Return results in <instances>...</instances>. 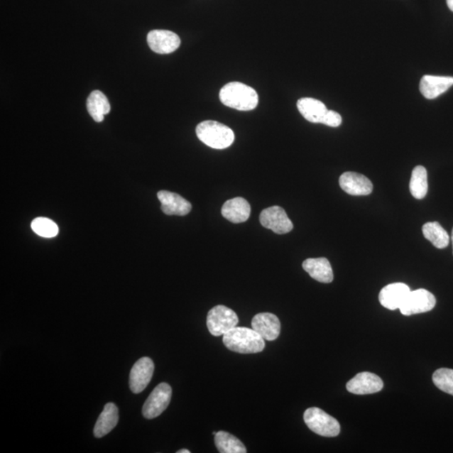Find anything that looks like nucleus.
Wrapping results in <instances>:
<instances>
[{"mask_svg":"<svg viewBox=\"0 0 453 453\" xmlns=\"http://www.w3.org/2000/svg\"><path fill=\"white\" fill-rule=\"evenodd\" d=\"M226 349L239 354H257L265 349V339L252 328L235 327L224 335Z\"/></svg>","mask_w":453,"mask_h":453,"instance_id":"nucleus-1","label":"nucleus"},{"mask_svg":"<svg viewBox=\"0 0 453 453\" xmlns=\"http://www.w3.org/2000/svg\"><path fill=\"white\" fill-rule=\"evenodd\" d=\"M222 104L239 111H251L258 104L256 90L242 82H233L226 84L219 92Z\"/></svg>","mask_w":453,"mask_h":453,"instance_id":"nucleus-2","label":"nucleus"},{"mask_svg":"<svg viewBox=\"0 0 453 453\" xmlns=\"http://www.w3.org/2000/svg\"><path fill=\"white\" fill-rule=\"evenodd\" d=\"M197 136L207 146L224 150L234 142V133L229 127L214 120H207L198 124Z\"/></svg>","mask_w":453,"mask_h":453,"instance_id":"nucleus-3","label":"nucleus"},{"mask_svg":"<svg viewBox=\"0 0 453 453\" xmlns=\"http://www.w3.org/2000/svg\"><path fill=\"white\" fill-rule=\"evenodd\" d=\"M304 422L311 431L322 437H334L340 433V424L321 409L312 408L304 413Z\"/></svg>","mask_w":453,"mask_h":453,"instance_id":"nucleus-4","label":"nucleus"},{"mask_svg":"<svg viewBox=\"0 0 453 453\" xmlns=\"http://www.w3.org/2000/svg\"><path fill=\"white\" fill-rule=\"evenodd\" d=\"M239 317L232 309L225 306H217L210 310L207 317V326L210 334L214 337L224 336L234 327H237Z\"/></svg>","mask_w":453,"mask_h":453,"instance_id":"nucleus-5","label":"nucleus"},{"mask_svg":"<svg viewBox=\"0 0 453 453\" xmlns=\"http://www.w3.org/2000/svg\"><path fill=\"white\" fill-rule=\"evenodd\" d=\"M173 390L168 383H161L155 388L143 405L142 413L146 419L159 417L168 408Z\"/></svg>","mask_w":453,"mask_h":453,"instance_id":"nucleus-6","label":"nucleus"},{"mask_svg":"<svg viewBox=\"0 0 453 453\" xmlns=\"http://www.w3.org/2000/svg\"><path fill=\"white\" fill-rule=\"evenodd\" d=\"M437 303L436 298L430 291L419 289L410 291L400 307L402 315L411 316L432 311Z\"/></svg>","mask_w":453,"mask_h":453,"instance_id":"nucleus-7","label":"nucleus"},{"mask_svg":"<svg viewBox=\"0 0 453 453\" xmlns=\"http://www.w3.org/2000/svg\"><path fill=\"white\" fill-rule=\"evenodd\" d=\"M260 221L263 226L277 234H288L294 226L285 211L279 206L263 209L260 216Z\"/></svg>","mask_w":453,"mask_h":453,"instance_id":"nucleus-8","label":"nucleus"},{"mask_svg":"<svg viewBox=\"0 0 453 453\" xmlns=\"http://www.w3.org/2000/svg\"><path fill=\"white\" fill-rule=\"evenodd\" d=\"M155 365L152 359L148 357L141 358L133 364L129 374V387L135 394H138L146 389L153 376Z\"/></svg>","mask_w":453,"mask_h":453,"instance_id":"nucleus-9","label":"nucleus"},{"mask_svg":"<svg viewBox=\"0 0 453 453\" xmlns=\"http://www.w3.org/2000/svg\"><path fill=\"white\" fill-rule=\"evenodd\" d=\"M147 43L155 53L170 54L180 48L181 39L173 31L154 30L148 34Z\"/></svg>","mask_w":453,"mask_h":453,"instance_id":"nucleus-10","label":"nucleus"},{"mask_svg":"<svg viewBox=\"0 0 453 453\" xmlns=\"http://www.w3.org/2000/svg\"><path fill=\"white\" fill-rule=\"evenodd\" d=\"M383 387L381 378L369 372L359 373L346 383V390L354 395L374 394L380 392Z\"/></svg>","mask_w":453,"mask_h":453,"instance_id":"nucleus-11","label":"nucleus"},{"mask_svg":"<svg viewBox=\"0 0 453 453\" xmlns=\"http://www.w3.org/2000/svg\"><path fill=\"white\" fill-rule=\"evenodd\" d=\"M340 187L352 196H367L373 191V184L369 178L357 173H344L339 178Z\"/></svg>","mask_w":453,"mask_h":453,"instance_id":"nucleus-12","label":"nucleus"},{"mask_svg":"<svg viewBox=\"0 0 453 453\" xmlns=\"http://www.w3.org/2000/svg\"><path fill=\"white\" fill-rule=\"evenodd\" d=\"M252 328L266 341H274L280 334V322L274 314H257L252 319Z\"/></svg>","mask_w":453,"mask_h":453,"instance_id":"nucleus-13","label":"nucleus"},{"mask_svg":"<svg viewBox=\"0 0 453 453\" xmlns=\"http://www.w3.org/2000/svg\"><path fill=\"white\" fill-rule=\"evenodd\" d=\"M157 197L161 203V210L166 215L185 216L192 210V204L175 192L160 191Z\"/></svg>","mask_w":453,"mask_h":453,"instance_id":"nucleus-14","label":"nucleus"},{"mask_svg":"<svg viewBox=\"0 0 453 453\" xmlns=\"http://www.w3.org/2000/svg\"><path fill=\"white\" fill-rule=\"evenodd\" d=\"M410 293L408 285L393 283L383 288L378 295V300L383 307L395 311L400 309Z\"/></svg>","mask_w":453,"mask_h":453,"instance_id":"nucleus-15","label":"nucleus"},{"mask_svg":"<svg viewBox=\"0 0 453 453\" xmlns=\"http://www.w3.org/2000/svg\"><path fill=\"white\" fill-rule=\"evenodd\" d=\"M453 86L452 77L425 75L420 82V91L427 99H437Z\"/></svg>","mask_w":453,"mask_h":453,"instance_id":"nucleus-16","label":"nucleus"},{"mask_svg":"<svg viewBox=\"0 0 453 453\" xmlns=\"http://www.w3.org/2000/svg\"><path fill=\"white\" fill-rule=\"evenodd\" d=\"M222 215L234 224L246 222L251 216V207L243 197H235L226 201L222 207Z\"/></svg>","mask_w":453,"mask_h":453,"instance_id":"nucleus-17","label":"nucleus"},{"mask_svg":"<svg viewBox=\"0 0 453 453\" xmlns=\"http://www.w3.org/2000/svg\"><path fill=\"white\" fill-rule=\"evenodd\" d=\"M302 267L312 278L322 283H331L334 280V271L326 258H307L303 262Z\"/></svg>","mask_w":453,"mask_h":453,"instance_id":"nucleus-18","label":"nucleus"},{"mask_svg":"<svg viewBox=\"0 0 453 453\" xmlns=\"http://www.w3.org/2000/svg\"><path fill=\"white\" fill-rule=\"evenodd\" d=\"M119 422V409L116 405L108 403L99 415L94 429V437L102 438L112 431Z\"/></svg>","mask_w":453,"mask_h":453,"instance_id":"nucleus-19","label":"nucleus"},{"mask_svg":"<svg viewBox=\"0 0 453 453\" xmlns=\"http://www.w3.org/2000/svg\"><path fill=\"white\" fill-rule=\"evenodd\" d=\"M298 109L305 119L314 124H322L328 111L322 102L312 98L299 99Z\"/></svg>","mask_w":453,"mask_h":453,"instance_id":"nucleus-20","label":"nucleus"},{"mask_svg":"<svg viewBox=\"0 0 453 453\" xmlns=\"http://www.w3.org/2000/svg\"><path fill=\"white\" fill-rule=\"evenodd\" d=\"M87 109L94 121L100 123L104 119L105 115L110 112L111 107L107 97L101 91L95 90L87 98Z\"/></svg>","mask_w":453,"mask_h":453,"instance_id":"nucleus-21","label":"nucleus"},{"mask_svg":"<svg viewBox=\"0 0 453 453\" xmlns=\"http://www.w3.org/2000/svg\"><path fill=\"white\" fill-rule=\"evenodd\" d=\"M424 237L437 249H445L450 242L449 235L437 222H430L422 226Z\"/></svg>","mask_w":453,"mask_h":453,"instance_id":"nucleus-22","label":"nucleus"},{"mask_svg":"<svg viewBox=\"0 0 453 453\" xmlns=\"http://www.w3.org/2000/svg\"><path fill=\"white\" fill-rule=\"evenodd\" d=\"M410 191L417 200H423L428 191L427 172L422 165H417L411 174Z\"/></svg>","mask_w":453,"mask_h":453,"instance_id":"nucleus-23","label":"nucleus"},{"mask_svg":"<svg viewBox=\"0 0 453 453\" xmlns=\"http://www.w3.org/2000/svg\"><path fill=\"white\" fill-rule=\"evenodd\" d=\"M215 445L221 453H246V447L237 437L230 433L220 431L217 432Z\"/></svg>","mask_w":453,"mask_h":453,"instance_id":"nucleus-24","label":"nucleus"},{"mask_svg":"<svg viewBox=\"0 0 453 453\" xmlns=\"http://www.w3.org/2000/svg\"><path fill=\"white\" fill-rule=\"evenodd\" d=\"M31 229L43 238H53L59 233L58 226L53 220L46 218H37L32 221Z\"/></svg>","mask_w":453,"mask_h":453,"instance_id":"nucleus-25","label":"nucleus"},{"mask_svg":"<svg viewBox=\"0 0 453 453\" xmlns=\"http://www.w3.org/2000/svg\"><path fill=\"white\" fill-rule=\"evenodd\" d=\"M432 381L439 390L453 395V369H437L433 373Z\"/></svg>","mask_w":453,"mask_h":453,"instance_id":"nucleus-26","label":"nucleus"},{"mask_svg":"<svg viewBox=\"0 0 453 453\" xmlns=\"http://www.w3.org/2000/svg\"><path fill=\"white\" fill-rule=\"evenodd\" d=\"M343 122L341 115L335 111L328 110L324 118H323L322 124L329 127H339Z\"/></svg>","mask_w":453,"mask_h":453,"instance_id":"nucleus-27","label":"nucleus"},{"mask_svg":"<svg viewBox=\"0 0 453 453\" xmlns=\"http://www.w3.org/2000/svg\"><path fill=\"white\" fill-rule=\"evenodd\" d=\"M447 4L448 8H449L451 11L453 12V0H447Z\"/></svg>","mask_w":453,"mask_h":453,"instance_id":"nucleus-28","label":"nucleus"},{"mask_svg":"<svg viewBox=\"0 0 453 453\" xmlns=\"http://www.w3.org/2000/svg\"><path fill=\"white\" fill-rule=\"evenodd\" d=\"M190 451H188L187 449H182V450H179L178 452V453H190Z\"/></svg>","mask_w":453,"mask_h":453,"instance_id":"nucleus-29","label":"nucleus"},{"mask_svg":"<svg viewBox=\"0 0 453 453\" xmlns=\"http://www.w3.org/2000/svg\"><path fill=\"white\" fill-rule=\"evenodd\" d=\"M452 248H453V229L452 232Z\"/></svg>","mask_w":453,"mask_h":453,"instance_id":"nucleus-30","label":"nucleus"}]
</instances>
